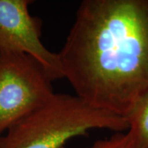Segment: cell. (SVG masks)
<instances>
[{"instance_id": "obj_2", "label": "cell", "mask_w": 148, "mask_h": 148, "mask_svg": "<svg viewBox=\"0 0 148 148\" xmlns=\"http://www.w3.org/2000/svg\"><path fill=\"white\" fill-rule=\"evenodd\" d=\"M123 117L91 106L77 95L54 93L45 105L13 124L0 148H65L71 139L93 129L127 132Z\"/></svg>"}, {"instance_id": "obj_1", "label": "cell", "mask_w": 148, "mask_h": 148, "mask_svg": "<svg viewBox=\"0 0 148 148\" xmlns=\"http://www.w3.org/2000/svg\"><path fill=\"white\" fill-rule=\"evenodd\" d=\"M58 54L75 95L126 119L148 93V0L82 1Z\"/></svg>"}, {"instance_id": "obj_5", "label": "cell", "mask_w": 148, "mask_h": 148, "mask_svg": "<svg viewBox=\"0 0 148 148\" xmlns=\"http://www.w3.org/2000/svg\"><path fill=\"white\" fill-rule=\"evenodd\" d=\"M127 133L134 148H148V93L136 104L126 117Z\"/></svg>"}, {"instance_id": "obj_4", "label": "cell", "mask_w": 148, "mask_h": 148, "mask_svg": "<svg viewBox=\"0 0 148 148\" xmlns=\"http://www.w3.org/2000/svg\"><path fill=\"white\" fill-rule=\"evenodd\" d=\"M31 0H0V52H16L40 62L53 81L64 78L58 53L41 40L42 21L29 11Z\"/></svg>"}, {"instance_id": "obj_3", "label": "cell", "mask_w": 148, "mask_h": 148, "mask_svg": "<svg viewBox=\"0 0 148 148\" xmlns=\"http://www.w3.org/2000/svg\"><path fill=\"white\" fill-rule=\"evenodd\" d=\"M53 81L26 53L0 52V132L45 105L54 95Z\"/></svg>"}, {"instance_id": "obj_8", "label": "cell", "mask_w": 148, "mask_h": 148, "mask_svg": "<svg viewBox=\"0 0 148 148\" xmlns=\"http://www.w3.org/2000/svg\"><path fill=\"white\" fill-rule=\"evenodd\" d=\"M65 148H66V147H65Z\"/></svg>"}, {"instance_id": "obj_7", "label": "cell", "mask_w": 148, "mask_h": 148, "mask_svg": "<svg viewBox=\"0 0 148 148\" xmlns=\"http://www.w3.org/2000/svg\"><path fill=\"white\" fill-rule=\"evenodd\" d=\"M2 136H3V135H2V133L0 132V141H1V138H2Z\"/></svg>"}, {"instance_id": "obj_6", "label": "cell", "mask_w": 148, "mask_h": 148, "mask_svg": "<svg viewBox=\"0 0 148 148\" xmlns=\"http://www.w3.org/2000/svg\"><path fill=\"white\" fill-rule=\"evenodd\" d=\"M84 148H134L127 132H115L110 138L97 140Z\"/></svg>"}]
</instances>
